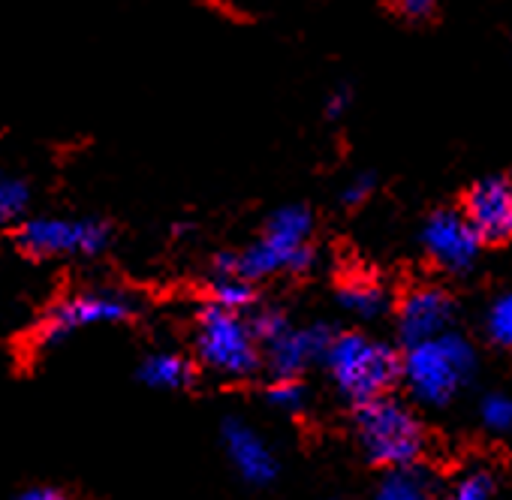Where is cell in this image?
Wrapping results in <instances>:
<instances>
[{"label": "cell", "mask_w": 512, "mask_h": 500, "mask_svg": "<svg viewBox=\"0 0 512 500\" xmlns=\"http://www.w3.org/2000/svg\"><path fill=\"white\" fill-rule=\"evenodd\" d=\"M311 235H314L311 208L284 205L269 217L260 241L238 250V254H220L214 260V275H238L256 284L272 275L308 272L314 263Z\"/></svg>", "instance_id": "obj_1"}, {"label": "cell", "mask_w": 512, "mask_h": 500, "mask_svg": "<svg viewBox=\"0 0 512 500\" xmlns=\"http://www.w3.org/2000/svg\"><path fill=\"white\" fill-rule=\"evenodd\" d=\"M476 350L458 335L446 332L440 338L404 347L401 353V383L425 407H446L476 374Z\"/></svg>", "instance_id": "obj_2"}, {"label": "cell", "mask_w": 512, "mask_h": 500, "mask_svg": "<svg viewBox=\"0 0 512 500\" xmlns=\"http://www.w3.org/2000/svg\"><path fill=\"white\" fill-rule=\"evenodd\" d=\"M335 389L350 404H365L389 395L401 380V353L362 332H335L323 359Z\"/></svg>", "instance_id": "obj_3"}, {"label": "cell", "mask_w": 512, "mask_h": 500, "mask_svg": "<svg viewBox=\"0 0 512 500\" xmlns=\"http://www.w3.org/2000/svg\"><path fill=\"white\" fill-rule=\"evenodd\" d=\"M356 437L365 458L383 470L419 464L425 452V428L413 407L392 395H380L374 401L356 404Z\"/></svg>", "instance_id": "obj_4"}, {"label": "cell", "mask_w": 512, "mask_h": 500, "mask_svg": "<svg viewBox=\"0 0 512 500\" xmlns=\"http://www.w3.org/2000/svg\"><path fill=\"white\" fill-rule=\"evenodd\" d=\"M193 344L199 362L220 377H250L263 362V347L250 329V320L217 305L199 311Z\"/></svg>", "instance_id": "obj_5"}, {"label": "cell", "mask_w": 512, "mask_h": 500, "mask_svg": "<svg viewBox=\"0 0 512 500\" xmlns=\"http://www.w3.org/2000/svg\"><path fill=\"white\" fill-rule=\"evenodd\" d=\"M112 241V226L97 217H31L16 229V247L31 260L49 257H97Z\"/></svg>", "instance_id": "obj_6"}, {"label": "cell", "mask_w": 512, "mask_h": 500, "mask_svg": "<svg viewBox=\"0 0 512 500\" xmlns=\"http://www.w3.org/2000/svg\"><path fill=\"white\" fill-rule=\"evenodd\" d=\"M133 311H136V305L121 293H73V296L55 302L46 311V317L34 326V332H31L34 350L37 353L55 350L88 326L124 323L133 317Z\"/></svg>", "instance_id": "obj_7"}, {"label": "cell", "mask_w": 512, "mask_h": 500, "mask_svg": "<svg viewBox=\"0 0 512 500\" xmlns=\"http://www.w3.org/2000/svg\"><path fill=\"white\" fill-rule=\"evenodd\" d=\"M422 247L434 266L449 275H464L476 266L482 241L464 211L440 208L422 226Z\"/></svg>", "instance_id": "obj_8"}, {"label": "cell", "mask_w": 512, "mask_h": 500, "mask_svg": "<svg viewBox=\"0 0 512 500\" xmlns=\"http://www.w3.org/2000/svg\"><path fill=\"white\" fill-rule=\"evenodd\" d=\"M395 320H398V338L404 347L440 338L452 329L455 299L443 287H434V284L413 287L401 296L395 308Z\"/></svg>", "instance_id": "obj_9"}, {"label": "cell", "mask_w": 512, "mask_h": 500, "mask_svg": "<svg viewBox=\"0 0 512 500\" xmlns=\"http://www.w3.org/2000/svg\"><path fill=\"white\" fill-rule=\"evenodd\" d=\"M220 443L223 452L229 458V464L235 467V473L247 482V485H272L281 473V461L275 455V449L269 446V440L256 431L250 422L229 416L220 425Z\"/></svg>", "instance_id": "obj_10"}, {"label": "cell", "mask_w": 512, "mask_h": 500, "mask_svg": "<svg viewBox=\"0 0 512 500\" xmlns=\"http://www.w3.org/2000/svg\"><path fill=\"white\" fill-rule=\"evenodd\" d=\"M482 244L512 241V181L491 175L476 181L461 205Z\"/></svg>", "instance_id": "obj_11"}, {"label": "cell", "mask_w": 512, "mask_h": 500, "mask_svg": "<svg viewBox=\"0 0 512 500\" xmlns=\"http://www.w3.org/2000/svg\"><path fill=\"white\" fill-rule=\"evenodd\" d=\"M335 332L323 323L314 326H302V329H290L284 332L275 344L266 347V359L275 377H302L311 365L323 362L329 353Z\"/></svg>", "instance_id": "obj_12"}, {"label": "cell", "mask_w": 512, "mask_h": 500, "mask_svg": "<svg viewBox=\"0 0 512 500\" xmlns=\"http://www.w3.org/2000/svg\"><path fill=\"white\" fill-rule=\"evenodd\" d=\"M139 380L151 389L181 392L196 383V365L181 353H151L139 365Z\"/></svg>", "instance_id": "obj_13"}, {"label": "cell", "mask_w": 512, "mask_h": 500, "mask_svg": "<svg viewBox=\"0 0 512 500\" xmlns=\"http://www.w3.org/2000/svg\"><path fill=\"white\" fill-rule=\"evenodd\" d=\"M374 500H437V485L419 464L386 470L374 488Z\"/></svg>", "instance_id": "obj_14"}, {"label": "cell", "mask_w": 512, "mask_h": 500, "mask_svg": "<svg viewBox=\"0 0 512 500\" xmlns=\"http://www.w3.org/2000/svg\"><path fill=\"white\" fill-rule=\"evenodd\" d=\"M338 305L359 320H377L389 308V290L374 278H347L338 287Z\"/></svg>", "instance_id": "obj_15"}, {"label": "cell", "mask_w": 512, "mask_h": 500, "mask_svg": "<svg viewBox=\"0 0 512 500\" xmlns=\"http://www.w3.org/2000/svg\"><path fill=\"white\" fill-rule=\"evenodd\" d=\"M256 302V290L250 281L238 278V275H214L211 278V290H208V305L244 314L250 305Z\"/></svg>", "instance_id": "obj_16"}, {"label": "cell", "mask_w": 512, "mask_h": 500, "mask_svg": "<svg viewBox=\"0 0 512 500\" xmlns=\"http://www.w3.org/2000/svg\"><path fill=\"white\" fill-rule=\"evenodd\" d=\"M31 202V187L22 178L0 175V226H10L25 217Z\"/></svg>", "instance_id": "obj_17"}, {"label": "cell", "mask_w": 512, "mask_h": 500, "mask_svg": "<svg viewBox=\"0 0 512 500\" xmlns=\"http://www.w3.org/2000/svg\"><path fill=\"white\" fill-rule=\"evenodd\" d=\"M485 335L491 344L512 350V293H500L485 311Z\"/></svg>", "instance_id": "obj_18"}, {"label": "cell", "mask_w": 512, "mask_h": 500, "mask_svg": "<svg viewBox=\"0 0 512 500\" xmlns=\"http://www.w3.org/2000/svg\"><path fill=\"white\" fill-rule=\"evenodd\" d=\"M266 401H269L275 410L302 413L305 404H308V389L299 383V377H275V380H269V386H266Z\"/></svg>", "instance_id": "obj_19"}, {"label": "cell", "mask_w": 512, "mask_h": 500, "mask_svg": "<svg viewBox=\"0 0 512 500\" xmlns=\"http://www.w3.org/2000/svg\"><path fill=\"white\" fill-rule=\"evenodd\" d=\"M443 500H494V476L482 467L461 473Z\"/></svg>", "instance_id": "obj_20"}, {"label": "cell", "mask_w": 512, "mask_h": 500, "mask_svg": "<svg viewBox=\"0 0 512 500\" xmlns=\"http://www.w3.org/2000/svg\"><path fill=\"white\" fill-rule=\"evenodd\" d=\"M479 419L491 434H509L512 431V395L488 392L479 401Z\"/></svg>", "instance_id": "obj_21"}, {"label": "cell", "mask_w": 512, "mask_h": 500, "mask_svg": "<svg viewBox=\"0 0 512 500\" xmlns=\"http://www.w3.org/2000/svg\"><path fill=\"white\" fill-rule=\"evenodd\" d=\"M250 329H253L256 341H260V347L266 350V347H269V344H275L284 332H290V329H293V323L287 320V314H284V311H278V308H266V311H256V314H253Z\"/></svg>", "instance_id": "obj_22"}, {"label": "cell", "mask_w": 512, "mask_h": 500, "mask_svg": "<svg viewBox=\"0 0 512 500\" xmlns=\"http://www.w3.org/2000/svg\"><path fill=\"white\" fill-rule=\"evenodd\" d=\"M374 190H377V175H374V172H359V175H353V178L347 181V187H344V193H341V202H344L347 208H359V205H365V202L371 199Z\"/></svg>", "instance_id": "obj_23"}, {"label": "cell", "mask_w": 512, "mask_h": 500, "mask_svg": "<svg viewBox=\"0 0 512 500\" xmlns=\"http://www.w3.org/2000/svg\"><path fill=\"white\" fill-rule=\"evenodd\" d=\"M395 10L410 22H425L437 10V0H395Z\"/></svg>", "instance_id": "obj_24"}, {"label": "cell", "mask_w": 512, "mask_h": 500, "mask_svg": "<svg viewBox=\"0 0 512 500\" xmlns=\"http://www.w3.org/2000/svg\"><path fill=\"white\" fill-rule=\"evenodd\" d=\"M16 500H73V497L58 485H31L22 494H16Z\"/></svg>", "instance_id": "obj_25"}, {"label": "cell", "mask_w": 512, "mask_h": 500, "mask_svg": "<svg viewBox=\"0 0 512 500\" xmlns=\"http://www.w3.org/2000/svg\"><path fill=\"white\" fill-rule=\"evenodd\" d=\"M350 103H353V94H350L347 85H341V88H335V91L329 94V100H326V115H329V118H341V115L350 109Z\"/></svg>", "instance_id": "obj_26"}, {"label": "cell", "mask_w": 512, "mask_h": 500, "mask_svg": "<svg viewBox=\"0 0 512 500\" xmlns=\"http://www.w3.org/2000/svg\"><path fill=\"white\" fill-rule=\"evenodd\" d=\"M332 500H338V497H332Z\"/></svg>", "instance_id": "obj_27"}]
</instances>
